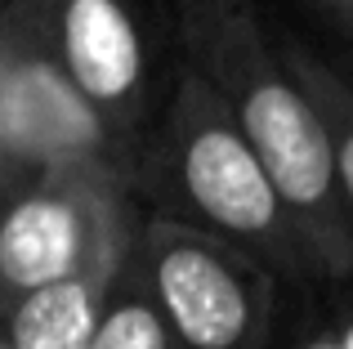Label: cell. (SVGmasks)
<instances>
[{"label": "cell", "instance_id": "cell-1", "mask_svg": "<svg viewBox=\"0 0 353 349\" xmlns=\"http://www.w3.org/2000/svg\"><path fill=\"white\" fill-rule=\"evenodd\" d=\"M174 45L224 103L291 210L322 291L353 282V228L340 206L322 117L277 50L255 0H170Z\"/></svg>", "mask_w": 353, "mask_h": 349}, {"label": "cell", "instance_id": "cell-2", "mask_svg": "<svg viewBox=\"0 0 353 349\" xmlns=\"http://www.w3.org/2000/svg\"><path fill=\"white\" fill-rule=\"evenodd\" d=\"M130 192L143 210L255 255L286 291H322L318 264L282 206L264 161L250 152L197 72L179 68L143 143Z\"/></svg>", "mask_w": 353, "mask_h": 349}, {"label": "cell", "instance_id": "cell-3", "mask_svg": "<svg viewBox=\"0 0 353 349\" xmlns=\"http://www.w3.org/2000/svg\"><path fill=\"white\" fill-rule=\"evenodd\" d=\"M0 36L68 86L94 121L112 170L125 183L134 179L165 99H157V54L139 0H9Z\"/></svg>", "mask_w": 353, "mask_h": 349}, {"label": "cell", "instance_id": "cell-4", "mask_svg": "<svg viewBox=\"0 0 353 349\" xmlns=\"http://www.w3.org/2000/svg\"><path fill=\"white\" fill-rule=\"evenodd\" d=\"M139 210L130 183L99 157L23 174L0 201V309L121 260Z\"/></svg>", "mask_w": 353, "mask_h": 349}, {"label": "cell", "instance_id": "cell-5", "mask_svg": "<svg viewBox=\"0 0 353 349\" xmlns=\"http://www.w3.org/2000/svg\"><path fill=\"white\" fill-rule=\"evenodd\" d=\"M134 260L174 349H273L286 287L255 255L143 210Z\"/></svg>", "mask_w": 353, "mask_h": 349}, {"label": "cell", "instance_id": "cell-6", "mask_svg": "<svg viewBox=\"0 0 353 349\" xmlns=\"http://www.w3.org/2000/svg\"><path fill=\"white\" fill-rule=\"evenodd\" d=\"M121 260H125V255H121ZM121 260L99 264V269L77 273V278H63V282H54V287H41V291H32V296L14 300L9 309H0L9 345L14 349H90L99 309H103V296H108V287H112Z\"/></svg>", "mask_w": 353, "mask_h": 349}, {"label": "cell", "instance_id": "cell-7", "mask_svg": "<svg viewBox=\"0 0 353 349\" xmlns=\"http://www.w3.org/2000/svg\"><path fill=\"white\" fill-rule=\"evenodd\" d=\"M277 50H282L286 68L295 72V81L304 86V94L313 99L322 117V130H327V148H331V170H336V188H340V206H345V219L353 228V86L349 77L318 54L304 36L295 32H273Z\"/></svg>", "mask_w": 353, "mask_h": 349}, {"label": "cell", "instance_id": "cell-8", "mask_svg": "<svg viewBox=\"0 0 353 349\" xmlns=\"http://www.w3.org/2000/svg\"><path fill=\"white\" fill-rule=\"evenodd\" d=\"M90 349H174L170 336H165L161 314H157L152 296L143 287V273H139V260H134V237H130V251L103 296Z\"/></svg>", "mask_w": 353, "mask_h": 349}, {"label": "cell", "instance_id": "cell-9", "mask_svg": "<svg viewBox=\"0 0 353 349\" xmlns=\"http://www.w3.org/2000/svg\"><path fill=\"white\" fill-rule=\"evenodd\" d=\"M273 349H336V332L322 309V291H304V296L286 291Z\"/></svg>", "mask_w": 353, "mask_h": 349}, {"label": "cell", "instance_id": "cell-10", "mask_svg": "<svg viewBox=\"0 0 353 349\" xmlns=\"http://www.w3.org/2000/svg\"><path fill=\"white\" fill-rule=\"evenodd\" d=\"M322 309H327V323L336 332V349H353V282L322 291Z\"/></svg>", "mask_w": 353, "mask_h": 349}, {"label": "cell", "instance_id": "cell-11", "mask_svg": "<svg viewBox=\"0 0 353 349\" xmlns=\"http://www.w3.org/2000/svg\"><path fill=\"white\" fill-rule=\"evenodd\" d=\"M309 18H318L327 32H336L340 41L353 45V0H295Z\"/></svg>", "mask_w": 353, "mask_h": 349}, {"label": "cell", "instance_id": "cell-12", "mask_svg": "<svg viewBox=\"0 0 353 349\" xmlns=\"http://www.w3.org/2000/svg\"><path fill=\"white\" fill-rule=\"evenodd\" d=\"M18 179L23 174H18V157H14V121H9V99H5V81H0V201Z\"/></svg>", "mask_w": 353, "mask_h": 349}, {"label": "cell", "instance_id": "cell-13", "mask_svg": "<svg viewBox=\"0 0 353 349\" xmlns=\"http://www.w3.org/2000/svg\"><path fill=\"white\" fill-rule=\"evenodd\" d=\"M336 68L345 72V77H349V86H353V59H345V63H336Z\"/></svg>", "mask_w": 353, "mask_h": 349}, {"label": "cell", "instance_id": "cell-14", "mask_svg": "<svg viewBox=\"0 0 353 349\" xmlns=\"http://www.w3.org/2000/svg\"><path fill=\"white\" fill-rule=\"evenodd\" d=\"M0 349H14V345H9V336H5V323H0Z\"/></svg>", "mask_w": 353, "mask_h": 349}]
</instances>
